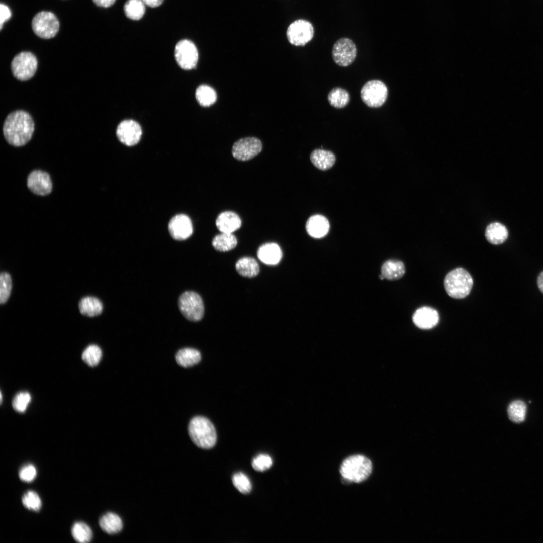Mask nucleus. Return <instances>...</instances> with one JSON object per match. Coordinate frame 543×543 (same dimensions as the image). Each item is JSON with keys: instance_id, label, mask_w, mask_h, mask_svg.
Here are the masks:
<instances>
[{"instance_id": "obj_9", "label": "nucleus", "mask_w": 543, "mask_h": 543, "mask_svg": "<svg viewBox=\"0 0 543 543\" xmlns=\"http://www.w3.org/2000/svg\"><path fill=\"white\" fill-rule=\"evenodd\" d=\"M314 30L312 24L305 20H297L292 23L287 30L289 42L295 46H305L313 38Z\"/></svg>"}, {"instance_id": "obj_8", "label": "nucleus", "mask_w": 543, "mask_h": 543, "mask_svg": "<svg viewBox=\"0 0 543 543\" xmlns=\"http://www.w3.org/2000/svg\"><path fill=\"white\" fill-rule=\"evenodd\" d=\"M32 27L34 32L43 39H50L57 33L59 23L56 16L51 12L42 11L33 18Z\"/></svg>"}, {"instance_id": "obj_31", "label": "nucleus", "mask_w": 543, "mask_h": 543, "mask_svg": "<svg viewBox=\"0 0 543 543\" xmlns=\"http://www.w3.org/2000/svg\"><path fill=\"white\" fill-rule=\"evenodd\" d=\"M71 534L74 539L80 543L89 542L93 537L90 528L86 523L81 521L76 522L73 524Z\"/></svg>"}, {"instance_id": "obj_26", "label": "nucleus", "mask_w": 543, "mask_h": 543, "mask_svg": "<svg viewBox=\"0 0 543 543\" xmlns=\"http://www.w3.org/2000/svg\"><path fill=\"white\" fill-rule=\"evenodd\" d=\"M201 359L200 351L192 348H184L179 350L175 354L177 364L188 368L198 364Z\"/></svg>"}, {"instance_id": "obj_22", "label": "nucleus", "mask_w": 543, "mask_h": 543, "mask_svg": "<svg viewBox=\"0 0 543 543\" xmlns=\"http://www.w3.org/2000/svg\"><path fill=\"white\" fill-rule=\"evenodd\" d=\"M80 313L88 317H94L101 314L103 305L101 301L94 297H85L78 303Z\"/></svg>"}, {"instance_id": "obj_41", "label": "nucleus", "mask_w": 543, "mask_h": 543, "mask_svg": "<svg viewBox=\"0 0 543 543\" xmlns=\"http://www.w3.org/2000/svg\"><path fill=\"white\" fill-rule=\"evenodd\" d=\"M98 6L103 8H108L112 6L116 0H92Z\"/></svg>"}, {"instance_id": "obj_5", "label": "nucleus", "mask_w": 543, "mask_h": 543, "mask_svg": "<svg viewBox=\"0 0 543 543\" xmlns=\"http://www.w3.org/2000/svg\"><path fill=\"white\" fill-rule=\"evenodd\" d=\"M178 305L182 314L190 321H199L204 316L203 301L201 296L196 292H184L179 297Z\"/></svg>"}, {"instance_id": "obj_15", "label": "nucleus", "mask_w": 543, "mask_h": 543, "mask_svg": "<svg viewBox=\"0 0 543 543\" xmlns=\"http://www.w3.org/2000/svg\"><path fill=\"white\" fill-rule=\"evenodd\" d=\"M27 186L33 193L39 196L47 195L52 189L49 175L40 170H34L29 174L27 178Z\"/></svg>"}, {"instance_id": "obj_14", "label": "nucleus", "mask_w": 543, "mask_h": 543, "mask_svg": "<svg viewBox=\"0 0 543 543\" xmlns=\"http://www.w3.org/2000/svg\"><path fill=\"white\" fill-rule=\"evenodd\" d=\"M168 228L172 238L176 240L187 239L193 232L192 221L185 214H178L173 217L168 223Z\"/></svg>"}, {"instance_id": "obj_34", "label": "nucleus", "mask_w": 543, "mask_h": 543, "mask_svg": "<svg viewBox=\"0 0 543 543\" xmlns=\"http://www.w3.org/2000/svg\"><path fill=\"white\" fill-rule=\"evenodd\" d=\"M22 502L25 508L31 511H39L42 506L39 496L36 492L32 490L27 491L23 495Z\"/></svg>"}, {"instance_id": "obj_18", "label": "nucleus", "mask_w": 543, "mask_h": 543, "mask_svg": "<svg viewBox=\"0 0 543 543\" xmlns=\"http://www.w3.org/2000/svg\"><path fill=\"white\" fill-rule=\"evenodd\" d=\"M216 225L221 232L233 233L241 227V221L235 213L225 211L220 213L217 218Z\"/></svg>"}, {"instance_id": "obj_42", "label": "nucleus", "mask_w": 543, "mask_h": 543, "mask_svg": "<svg viewBox=\"0 0 543 543\" xmlns=\"http://www.w3.org/2000/svg\"><path fill=\"white\" fill-rule=\"evenodd\" d=\"M164 0H142L144 4L151 8H156L160 6Z\"/></svg>"}, {"instance_id": "obj_21", "label": "nucleus", "mask_w": 543, "mask_h": 543, "mask_svg": "<svg viewBox=\"0 0 543 543\" xmlns=\"http://www.w3.org/2000/svg\"><path fill=\"white\" fill-rule=\"evenodd\" d=\"M381 272L384 279L389 281H396L404 276L405 273V267L402 261L390 259L383 263Z\"/></svg>"}, {"instance_id": "obj_28", "label": "nucleus", "mask_w": 543, "mask_h": 543, "mask_svg": "<svg viewBox=\"0 0 543 543\" xmlns=\"http://www.w3.org/2000/svg\"><path fill=\"white\" fill-rule=\"evenodd\" d=\"M327 100L329 104L336 109L345 107L350 101L348 92L341 87L333 88L328 93Z\"/></svg>"}, {"instance_id": "obj_20", "label": "nucleus", "mask_w": 543, "mask_h": 543, "mask_svg": "<svg viewBox=\"0 0 543 543\" xmlns=\"http://www.w3.org/2000/svg\"><path fill=\"white\" fill-rule=\"evenodd\" d=\"M310 158L312 164L321 170H326L331 168L334 165L336 160L335 155L332 151L323 149H316L313 150Z\"/></svg>"}, {"instance_id": "obj_23", "label": "nucleus", "mask_w": 543, "mask_h": 543, "mask_svg": "<svg viewBox=\"0 0 543 543\" xmlns=\"http://www.w3.org/2000/svg\"><path fill=\"white\" fill-rule=\"evenodd\" d=\"M486 239L492 244L498 245L504 242L508 237V231L503 224L494 222L490 224L485 231Z\"/></svg>"}, {"instance_id": "obj_13", "label": "nucleus", "mask_w": 543, "mask_h": 543, "mask_svg": "<svg viewBox=\"0 0 543 543\" xmlns=\"http://www.w3.org/2000/svg\"><path fill=\"white\" fill-rule=\"evenodd\" d=\"M142 132L141 126L137 122L126 120L118 125L116 135L121 142L127 146H133L140 141Z\"/></svg>"}, {"instance_id": "obj_19", "label": "nucleus", "mask_w": 543, "mask_h": 543, "mask_svg": "<svg viewBox=\"0 0 543 543\" xmlns=\"http://www.w3.org/2000/svg\"><path fill=\"white\" fill-rule=\"evenodd\" d=\"M329 223L327 219L321 215H314L307 221L306 229L308 234L314 238H321L325 236L329 230Z\"/></svg>"}, {"instance_id": "obj_30", "label": "nucleus", "mask_w": 543, "mask_h": 543, "mask_svg": "<svg viewBox=\"0 0 543 543\" xmlns=\"http://www.w3.org/2000/svg\"><path fill=\"white\" fill-rule=\"evenodd\" d=\"M145 5L142 0H128L124 6L126 16L133 20L141 19L145 13Z\"/></svg>"}, {"instance_id": "obj_10", "label": "nucleus", "mask_w": 543, "mask_h": 543, "mask_svg": "<svg viewBox=\"0 0 543 543\" xmlns=\"http://www.w3.org/2000/svg\"><path fill=\"white\" fill-rule=\"evenodd\" d=\"M174 57L178 65L188 70L196 67L198 60V51L191 41L184 39L178 42L174 48Z\"/></svg>"}, {"instance_id": "obj_11", "label": "nucleus", "mask_w": 543, "mask_h": 543, "mask_svg": "<svg viewBox=\"0 0 543 543\" xmlns=\"http://www.w3.org/2000/svg\"><path fill=\"white\" fill-rule=\"evenodd\" d=\"M356 54V46L349 38H340L333 45L332 59L339 66L345 67L350 65L355 60Z\"/></svg>"}, {"instance_id": "obj_44", "label": "nucleus", "mask_w": 543, "mask_h": 543, "mask_svg": "<svg viewBox=\"0 0 543 543\" xmlns=\"http://www.w3.org/2000/svg\"><path fill=\"white\" fill-rule=\"evenodd\" d=\"M379 278L381 280H383L385 279L383 277V276L381 274L379 276Z\"/></svg>"}, {"instance_id": "obj_7", "label": "nucleus", "mask_w": 543, "mask_h": 543, "mask_svg": "<svg viewBox=\"0 0 543 543\" xmlns=\"http://www.w3.org/2000/svg\"><path fill=\"white\" fill-rule=\"evenodd\" d=\"M38 65L36 57L28 51L20 52L13 58L11 69L14 76L19 80H27L35 74Z\"/></svg>"}, {"instance_id": "obj_1", "label": "nucleus", "mask_w": 543, "mask_h": 543, "mask_svg": "<svg viewBox=\"0 0 543 543\" xmlns=\"http://www.w3.org/2000/svg\"><path fill=\"white\" fill-rule=\"evenodd\" d=\"M34 123L27 112L18 110L10 113L4 122L3 133L7 142L15 146H23L31 139Z\"/></svg>"}, {"instance_id": "obj_4", "label": "nucleus", "mask_w": 543, "mask_h": 543, "mask_svg": "<svg viewBox=\"0 0 543 543\" xmlns=\"http://www.w3.org/2000/svg\"><path fill=\"white\" fill-rule=\"evenodd\" d=\"M473 286V280L470 273L462 267L449 272L444 280V287L451 298L461 299L468 296Z\"/></svg>"}, {"instance_id": "obj_39", "label": "nucleus", "mask_w": 543, "mask_h": 543, "mask_svg": "<svg viewBox=\"0 0 543 543\" xmlns=\"http://www.w3.org/2000/svg\"><path fill=\"white\" fill-rule=\"evenodd\" d=\"M37 471L36 468L32 464H28L23 466L19 473L20 479L25 482H31L36 477Z\"/></svg>"}, {"instance_id": "obj_12", "label": "nucleus", "mask_w": 543, "mask_h": 543, "mask_svg": "<svg viewBox=\"0 0 543 543\" xmlns=\"http://www.w3.org/2000/svg\"><path fill=\"white\" fill-rule=\"evenodd\" d=\"M261 149L262 143L259 139L248 137L241 138L233 144L232 154L238 160L247 161L256 156Z\"/></svg>"}, {"instance_id": "obj_3", "label": "nucleus", "mask_w": 543, "mask_h": 543, "mask_svg": "<svg viewBox=\"0 0 543 543\" xmlns=\"http://www.w3.org/2000/svg\"><path fill=\"white\" fill-rule=\"evenodd\" d=\"M372 470V464L368 458L355 455L347 457L343 461L340 473L345 481L360 483L369 477Z\"/></svg>"}, {"instance_id": "obj_38", "label": "nucleus", "mask_w": 543, "mask_h": 543, "mask_svg": "<svg viewBox=\"0 0 543 543\" xmlns=\"http://www.w3.org/2000/svg\"><path fill=\"white\" fill-rule=\"evenodd\" d=\"M273 464L271 457L265 454H260L253 458L251 465L253 469L258 472L265 471L270 468Z\"/></svg>"}, {"instance_id": "obj_33", "label": "nucleus", "mask_w": 543, "mask_h": 543, "mask_svg": "<svg viewBox=\"0 0 543 543\" xmlns=\"http://www.w3.org/2000/svg\"><path fill=\"white\" fill-rule=\"evenodd\" d=\"M102 356V351L101 348L95 344L87 346L81 355L83 361L90 367L97 366L100 363Z\"/></svg>"}, {"instance_id": "obj_17", "label": "nucleus", "mask_w": 543, "mask_h": 543, "mask_svg": "<svg viewBox=\"0 0 543 543\" xmlns=\"http://www.w3.org/2000/svg\"><path fill=\"white\" fill-rule=\"evenodd\" d=\"M259 260L267 265H276L282 258V251L279 245L274 242L266 243L260 245L257 252Z\"/></svg>"}, {"instance_id": "obj_32", "label": "nucleus", "mask_w": 543, "mask_h": 543, "mask_svg": "<svg viewBox=\"0 0 543 543\" xmlns=\"http://www.w3.org/2000/svg\"><path fill=\"white\" fill-rule=\"evenodd\" d=\"M509 419L513 422L520 423L525 418L526 406L522 401L516 400L511 402L507 409Z\"/></svg>"}, {"instance_id": "obj_24", "label": "nucleus", "mask_w": 543, "mask_h": 543, "mask_svg": "<svg viewBox=\"0 0 543 543\" xmlns=\"http://www.w3.org/2000/svg\"><path fill=\"white\" fill-rule=\"evenodd\" d=\"M99 525L105 532L113 534L120 532L123 528V522L116 514L108 512L103 515L99 520Z\"/></svg>"}, {"instance_id": "obj_25", "label": "nucleus", "mask_w": 543, "mask_h": 543, "mask_svg": "<svg viewBox=\"0 0 543 543\" xmlns=\"http://www.w3.org/2000/svg\"><path fill=\"white\" fill-rule=\"evenodd\" d=\"M235 268L240 275L247 278L256 276L259 271L257 261L251 257H243L239 259L236 262Z\"/></svg>"}, {"instance_id": "obj_27", "label": "nucleus", "mask_w": 543, "mask_h": 543, "mask_svg": "<svg viewBox=\"0 0 543 543\" xmlns=\"http://www.w3.org/2000/svg\"><path fill=\"white\" fill-rule=\"evenodd\" d=\"M237 240L233 233H223L215 236L212 240L214 248L219 251H228L234 248Z\"/></svg>"}, {"instance_id": "obj_16", "label": "nucleus", "mask_w": 543, "mask_h": 543, "mask_svg": "<svg viewBox=\"0 0 543 543\" xmlns=\"http://www.w3.org/2000/svg\"><path fill=\"white\" fill-rule=\"evenodd\" d=\"M439 314L434 309L423 306L417 309L412 316V321L416 326L421 329H429L435 327L439 322Z\"/></svg>"}, {"instance_id": "obj_35", "label": "nucleus", "mask_w": 543, "mask_h": 543, "mask_svg": "<svg viewBox=\"0 0 543 543\" xmlns=\"http://www.w3.org/2000/svg\"><path fill=\"white\" fill-rule=\"evenodd\" d=\"M12 288V282L10 275L6 272L2 273L0 276V303L5 304L10 298Z\"/></svg>"}, {"instance_id": "obj_2", "label": "nucleus", "mask_w": 543, "mask_h": 543, "mask_svg": "<svg viewBox=\"0 0 543 543\" xmlns=\"http://www.w3.org/2000/svg\"><path fill=\"white\" fill-rule=\"evenodd\" d=\"M188 431L193 442L199 447L203 449L212 448L217 441V433L215 428L207 418L197 416L190 421Z\"/></svg>"}, {"instance_id": "obj_6", "label": "nucleus", "mask_w": 543, "mask_h": 543, "mask_svg": "<svg viewBox=\"0 0 543 543\" xmlns=\"http://www.w3.org/2000/svg\"><path fill=\"white\" fill-rule=\"evenodd\" d=\"M388 90L386 85L381 80L373 79L367 81L360 90L363 102L368 107L379 108L385 103Z\"/></svg>"}, {"instance_id": "obj_29", "label": "nucleus", "mask_w": 543, "mask_h": 543, "mask_svg": "<svg viewBox=\"0 0 543 543\" xmlns=\"http://www.w3.org/2000/svg\"><path fill=\"white\" fill-rule=\"evenodd\" d=\"M196 98L199 104L205 107L214 104L217 100L215 90L207 85H201L196 90Z\"/></svg>"}, {"instance_id": "obj_36", "label": "nucleus", "mask_w": 543, "mask_h": 543, "mask_svg": "<svg viewBox=\"0 0 543 543\" xmlns=\"http://www.w3.org/2000/svg\"><path fill=\"white\" fill-rule=\"evenodd\" d=\"M233 484L241 493L246 494L251 490V484L248 478L243 473L239 472L232 477Z\"/></svg>"}, {"instance_id": "obj_37", "label": "nucleus", "mask_w": 543, "mask_h": 543, "mask_svg": "<svg viewBox=\"0 0 543 543\" xmlns=\"http://www.w3.org/2000/svg\"><path fill=\"white\" fill-rule=\"evenodd\" d=\"M31 401V395L27 392H21L17 394L12 402L14 410L19 412H24Z\"/></svg>"}, {"instance_id": "obj_43", "label": "nucleus", "mask_w": 543, "mask_h": 543, "mask_svg": "<svg viewBox=\"0 0 543 543\" xmlns=\"http://www.w3.org/2000/svg\"><path fill=\"white\" fill-rule=\"evenodd\" d=\"M537 285L539 290L543 294V272H541L537 277Z\"/></svg>"}, {"instance_id": "obj_40", "label": "nucleus", "mask_w": 543, "mask_h": 543, "mask_svg": "<svg viewBox=\"0 0 543 543\" xmlns=\"http://www.w3.org/2000/svg\"><path fill=\"white\" fill-rule=\"evenodd\" d=\"M0 28L2 30L4 23L9 20L12 16L11 11L9 8L3 4L0 5Z\"/></svg>"}]
</instances>
